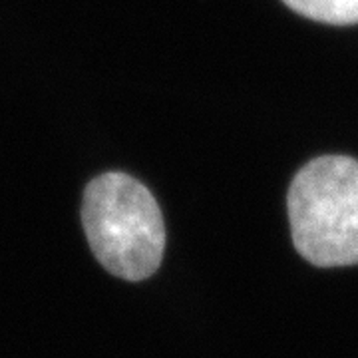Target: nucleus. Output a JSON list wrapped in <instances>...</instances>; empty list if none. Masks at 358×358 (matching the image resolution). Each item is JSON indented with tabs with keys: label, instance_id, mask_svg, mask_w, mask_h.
I'll use <instances>...</instances> for the list:
<instances>
[{
	"label": "nucleus",
	"instance_id": "f03ea898",
	"mask_svg": "<svg viewBox=\"0 0 358 358\" xmlns=\"http://www.w3.org/2000/svg\"><path fill=\"white\" fill-rule=\"evenodd\" d=\"M294 249L320 268L358 265V159L322 155L289 187Z\"/></svg>",
	"mask_w": 358,
	"mask_h": 358
},
{
	"label": "nucleus",
	"instance_id": "f257e3e1",
	"mask_svg": "<svg viewBox=\"0 0 358 358\" xmlns=\"http://www.w3.org/2000/svg\"><path fill=\"white\" fill-rule=\"evenodd\" d=\"M84 231L92 253L126 281L154 275L166 249V227L152 192L128 173L92 179L82 201Z\"/></svg>",
	"mask_w": 358,
	"mask_h": 358
},
{
	"label": "nucleus",
	"instance_id": "7ed1b4c3",
	"mask_svg": "<svg viewBox=\"0 0 358 358\" xmlns=\"http://www.w3.org/2000/svg\"><path fill=\"white\" fill-rule=\"evenodd\" d=\"M296 14L324 24H358V0H282Z\"/></svg>",
	"mask_w": 358,
	"mask_h": 358
}]
</instances>
